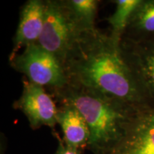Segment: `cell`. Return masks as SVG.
<instances>
[{
    "label": "cell",
    "mask_w": 154,
    "mask_h": 154,
    "mask_svg": "<svg viewBox=\"0 0 154 154\" xmlns=\"http://www.w3.org/2000/svg\"><path fill=\"white\" fill-rule=\"evenodd\" d=\"M134 123L113 153L154 154V109L138 114Z\"/></svg>",
    "instance_id": "8992f818"
},
{
    "label": "cell",
    "mask_w": 154,
    "mask_h": 154,
    "mask_svg": "<svg viewBox=\"0 0 154 154\" xmlns=\"http://www.w3.org/2000/svg\"><path fill=\"white\" fill-rule=\"evenodd\" d=\"M51 91L59 104L73 106L85 119L90 131L88 145L99 152L115 151L126 134L131 106L69 84Z\"/></svg>",
    "instance_id": "7a4b0ae2"
},
{
    "label": "cell",
    "mask_w": 154,
    "mask_h": 154,
    "mask_svg": "<svg viewBox=\"0 0 154 154\" xmlns=\"http://www.w3.org/2000/svg\"><path fill=\"white\" fill-rule=\"evenodd\" d=\"M22 94L15 106L21 110L34 128L57 124L58 107L42 86L24 81Z\"/></svg>",
    "instance_id": "5b68a950"
},
{
    "label": "cell",
    "mask_w": 154,
    "mask_h": 154,
    "mask_svg": "<svg viewBox=\"0 0 154 154\" xmlns=\"http://www.w3.org/2000/svg\"><path fill=\"white\" fill-rule=\"evenodd\" d=\"M134 60L136 61L138 76L141 78L144 85L154 92V48L134 54Z\"/></svg>",
    "instance_id": "8fae6325"
},
{
    "label": "cell",
    "mask_w": 154,
    "mask_h": 154,
    "mask_svg": "<svg viewBox=\"0 0 154 154\" xmlns=\"http://www.w3.org/2000/svg\"><path fill=\"white\" fill-rule=\"evenodd\" d=\"M56 154H79L78 149L60 142Z\"/></svg>",
    "instance_id": "4fadbf2b"
},
{
    "label": "cell",
    "mask_w": 154,
    "mask_h": 154,
    "mask_svg": "<svg viewBox=\"0 0 154 154\" xmlns=\"http://www.w3.org/2000/svg\"><path fill=\"white\" fill-rule=\"evenodd\" d=\"M58 107L57 123L62 129L65 143L76 148L88 144L90 131L85 119L73 106L59 104Z\"/></svg>",
    "instance_id": "ba28073f"
},
{
    "label": "cell",
    "mask_w": 154,
    "mask_h": 154,
    "mask_svg": "<svg viewBox=\"0 0 154 154\" xmlns=\"http://www.w3.org/2000/svg\"><path fill=\"white\" fill-rule=\"evenodd\" d=\"M84 29L68 1H45V15L41 36L36 42L62 63Z\"/></svg>",
    "instance_id": "3957f363"
},
{
    "label": "cell",
    "mask_w": 154,
    "mask_h": 154,
    "mask_svg": "<svg viewBox=\"0 0 154 154\" xmlns=\"http://www.w3.org/2000/svg\"><path fill=\"white\" fill-rule=\"evenodd\" d=\"M10 61L27 80L42 87L57 89L68 83L60 61L37 43L26 46L20 54L10 57Z\"/></svg>",
    "instance_id": "277c9868"
},
{
    "label": "cell",
    "mask_w": 154,
    "mask_h": 154,
    "mask_svg": "<svg viewBox=\"0 0 154 154\" xmlns=\"http://www.w3.org/2000/svg\"><path fill=\"white\" fill-rule=\"evenodd\" d=\"M116 2V8L115 12L112 16L109 17L108 21L111 26L110 33L111 36L116 41L120 42L131 17L141 1L119 0Z\"/></svg>",
    "instance_id": "9c48e42d"
},
{
    "label": "cell",
    "mask_w": 154,
    "mask_h": 154,
    "mask_svg": "<svg viewBox=\"0 0 154 154\" xmlns=\"http://www.w3.org/2000/svg\"><path fill=\"white\" fill-rule=\"evenodd\" d=\"M45 1L29 0L25 4L21 11L11 57L17 54L21 48L38 42L43 29Z\"/></svg>",
    "instance_id": "52a82bcc"
},
{
    "label": "cell",
    "mask_w": 154,
    "mask_h": 154,
    "mask_svg": "<svg viewBox=\"0 0 154 154\" xmlns=\"http://www.w3.org/2000/svg\"><path fill=\"white\" fill-rule=\"evenodd\" d=\"M130 21L139 30L154 32V2H141L128 22Z\"/></svg>",
    "instance_id": "7c38bea8"
},
{
    "label": "cell",
    "mask_w": 154,
    "mask_h": 154,
    "mask_svg": "<svg viewBox=\"0 0 154 154\" xmlns=\"http://www.w3.org/2000/svg\"><path fill=\"white\" fill-rule=\"evenodd\" d=\"M67 84L131 106L139 88L121 54L120 42L98 29L84 30L62 63Z\"/></svg>",
    "instance_id": "6da1fadb"
},
{
    "label": "cell",
    "mask_w": 154,
    "mask_h": 154,
    "mask_svg": "<svg viewBox=\"0 0 154 154\" xmlns=\"http://www.w3.org/2000/svg\"><path fill=\"white\" fill-rule=\"evenodd\" d=\"M71 9L84 30L93 29L97 11L98 1L95 0H69Z\"/></svg>",
    "instance_id": "30bf717a"
}]
</instances>
